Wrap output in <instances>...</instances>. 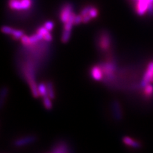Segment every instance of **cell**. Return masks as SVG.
Returning a JSON list of instances; mask_svg holds the SVG:
<instances>
[{
  "label": "cell",
  "mask_w": 153,
  "mask_h": 153,
  "mask_svg": "<svg viewBox=\"0 0 153 153\" xmlns=\"http://www.w3.org/2000/svg\"><path fill=\"white\" fill-rule=\"evenodd\" d=\"M100 45L103 49H107L110 45V40L107 36H104L100 41Z\"/></svg>",
  "instance_id": "obj_17"
},
{
  "label": "cell",
  "mask_w": 153,
  "mask_h": 153,
  "mask_svg": "<svg viewBox=\"0 0 153 153\" xmlns=\"http://www.w3.org/2000/svg\"><path fill=\"white\" fill-rule=\"evenodd\" d=\"M143 94L147 98H151L153 96V85L149 84L143 87Z\"/></svg>",
  "instance_id": "obj_11"
},
{
  "label": "cell",
  "mask_w": 153,
  "mask_h": 153,
  "mask_svg": "<svg viewBox=\"0 0 153 153\" xmlns=\"http://www.w3.org/2000/svg\"><path fill=\"white\" fill-rule=\"evenodd\" d=\"M91 19L92 18L91 17V16L89 15V14H87V15L83 16V23H85V24L88 23L91 20Z\"/></svg>",
  "instance_id": "obj_27"
},
{
  "label": "cell",
  "mask_w": 153,
  "mask_h": 153,
  "mask_svg": "<svg viewBox=\"0 0 153 153\" xmlns=\"http://www.w3.org/2000/svg\"><path fill=\"white\" fill-rule=\"evenodd\" d=\"M92 7H93V6H90V5L85 7L82 10H81V12H80L81 15H82V16H85V15H87V14H88L89 12V11H90L91 8H92Z\"/></svg>",
  "instance_id": "obj_24"
},
{
  "label": "cell",
  "mask_w": 153,
  "mask_h": 153,
  "mask_svg": "<svg viewBox=\"0 0 153 153\" xmlns=\"http://www.w3.org/2000/svg\"><path fill=\"white\" fill-rule=\"evenodd\" d=\"M123 142L124 144L126 145L127 146L137 148V149L141 147V143L139 142L133 140L131 138L129 137H124L123 138Z\"/></svg>",
  "instance_id": "obj_5"
},
{
  "label": "cell",
  "mask_w": 153,
  "mask_h": 153,
  "mask_svg": "<svg viewBox=\"0 0 153 153\" xmlns=\"http://www.w3.org/2000/svg\"><path fill=\"white\" fill-rule=\"evenodd\" d=\"M113 107L114 112V116L117 120H120L122 118V111L120 105L117 101H114L113 102Z\"/></svg>",
  "instance_id": "obj_10"
},
{
  "label": "cell",
  "mask_w": 153,
  "mask_h": 153,
  "mask_svg": "<svg viewBox=\"0 0 153 153\" xmlns=\"http://www.w3.org/2000/svg\"><path fill=\"white\" fill-rule=\"evenodd\" d=\"M13 29L7 26H4L1 28V31L4 33V34H7V35H12V33L13 31Z\"/></svg>",
  "instance_id": "obj_19"
},
{
  "label": "cell",
  "mask_w": 153,
  "mask_h": 153,
  "mask_svg": "<svg viewBox=\"0 0 153 153\" xmlns=\"http://www.w3.org/2000/svg\"><path fill=\"white\" fill-rule=\"evenodd\" d=\"M152 83H153V59L149 62L147 66L142 80L141 86L143 88L146 85Z\"/></svg>",
  "instance_id": "obj_2"
},
{
  "label": "cell",
  "mask_w": 153,
  "mask_h": 153,
  "mask_svg": "<svg viewBox=\"0 0 153 153\" xmlns=\"http://www.w3.org/2000/svg\"><path fill=\"white\" fill-rule=\"evenodd\" d=\"M91 75L93 78L96 80H101L103 77L102 70L99 66H93L91 69Z\"/></svg>",
  "instance_id": "obj_7"
},
{
  "label": "cell",
  "mask_w": 153,
  "mask_h": 153,
  "mask_svg": "<svg viewBox=\"0 0 153 153\" xmlns=\"http://www.w3.org/2000/svg\"><path fill=\"white\" fill-rule=\"evenodd\" d=\"M47 94L49 97L53 99L54 98L55 94H54V91L53 88V85L51 82H47Z\"/></svg>",
  "instance_id": "obj_14"
},
{
  "label": "cell",
  "mask_w": 153,
  "mask_h": 153,
  "mask_svg": "<svg viewBox=\"0 0 153 153\" xmlns=\"http://www.w3.org/2000/svg\"><path fill=\"white\" fill-rule=\"evenodd\" d=\"M73 12L72 5L70 3H66L61 8L60 12V19L62 22L66 23L68 21L71 13Z\"/></svg>",
  "instance_id": "obj_4"
},
{
  "label": "cell",
  "mask_w": 153,
  "mask_h": 153,
  "mask_svg": "<svg viewBox=\"0 0 153 153\" xmlns=\"http://www.w3.org/2000/svg\"><path fill=\"white\" fill-rule=\"evenodd\" d=\"M13 38L15 40H19V39H21V38L24 35V32L22 30H14L12 34Z\"/></svg>",
  "instance_id": "obj_18"
},
{
  "label": "cell",
  "mask_w": 153,
  "mask_h": 153,
  "mask_svg": "<svg viewBox=\"0 0 153 153\" xmlns=\"http://www.w3.org/2000/svg\"><path fill=\"white\" fill-rule=\"evenodd\" d=\"M131 1H135V2H136L137 0H131Z\"/></svg>",
  "instance_id": "obj_29"
},
{
  "label": "cell",
  "mask_w": 153,
  "mask_h": 153,
  "mask_svg": "<svg viewBox=\"0 0 153 153\" xmlns=\"http://www.w3.org/2000/svg\"><path fill=\"white\" fill-rule=\"evenodd\" d=\"M82 22H83V16L81 14L76 15L74 21V25H79Z\"/></svg>",
  "instance_id": "obj_22"
},
{
  "label": "cell",
  "mask_w": 153,
  "mask_h": 153,
  "mask_svg": "<svg viewBox=\"0 0 153 153\" xmlns=\"http://www.w3.org/2000/svg\"><path fill=\"white\" fill-rule=\"evenodd\" d=\"M48 32H49V31H48L44 26V27H40L37 30V33H40V34L43 35V36H44Z\"/></svg>",
  "instance_id": "obj_25"
},
{
  "label": "cell",
  "mask_w": 153,
  "mask_h": 153,
  "mask_svg": "<svg viewBox=\"0 0 153 153\" xmlns=\"http://www.w3.org/2000/svg\"><path fill=\"white\" fill-rule=\"evenodd\" d=\"M147 12L151 16L153 15V0H149V5Z\"/></svg>",
  "instance_id": "obj_26"
},
{
  "label": "cell",
  "mask_w": 153,
  "mask_h": 153,
  "mask_svg": "<svg viewBox=\"0 0 153 153\" xmlns=\"http://www.w3.org/2000/svg\"><path fill=\"white\" fill-rule=\"evenodd\" d=\"M42 39H44V36L42 35L40 33H37L36 34L33 35L30 37V44H35L38 41H40Z\"/></svg>",
  "instance_id": "obj_13"
},
{
  "label": "cell",
  "mask_w": 153,
  "mask_h": 153,
  "mask_svg": "<svg viewBox=\"0 0 153 153\" xmlns=\"http://www.w3.org/2000/svg\"><path fill=\"white\" fill-rule=\"evenodd\" d=\"M52 153H68V149L66 143H59L57 144L52 150Z\"/></svg>",
  "instance_id": "obj_8"
},
{
  "label": "cell",
  "mask_w": 153,
  "mask_h": 153,
  "mask_svg": "<svg viewBox=\"0 0 153 153\" xmlns=\"http://www.w3.org/2000/svg\"><path fill=\"white\" fill-rule=\"evenodd\" d=\"M70 36H71V31L64 30L63 34H62V37H61L62 42L63 43L68 42V40H70Z\"/></svg>",
  "instance_id": "obj_16"
},
{
  "label": "cell",
  "mask_w": 153,
  "mask_h": 153,
  "mask_svg": "<svg viewBox=\"0 0 153 153\" xmlns=\"http://www.w3.org/2000/svg\"><path fill=\"white\" fill-rule=\"evenodd\" d=\"M51 98L48 95L45 96L44 97H43V102H44V107L47 110H51L52 108V102L51 101Z\"/></svg>",
  "instance_id": "obj_15"
},
{
  "label": "cell",
  "mask_w": 153,
  "mask_h": 153,
  "mask_svg": "<svg viewBox=\"0 0 153 153\" xmlns=\"http://www.w3.org/2000/svg\"><path fill=\"white\" fill-rule=\"evenodd\" d=\"M33 0H9L8 5L13 10H27L32 5Z\"/></svg>",
  "instance_id": "obj_1"
},
{
  "label": "cell",
  "mask_w": 153,
  "mask_h": 153,
  "mask_svg": "<svg viewBox=\"0 0 153 153\" xmlns=\"http://www.w3.org/2000/svg\"><path fill=\"white\" fill-rule=\"evenodd\" d=\"M35 140V137H32V136H29L23 138H20V139H18L15 142V145L16 146H23L28 144V143H30L33 142Z\"/></svg>",
  "instance_id": "obj_6"
},
{
  "label": "cell",
  "mask_w": 153,
  "mask_h": 153,
  "mask_svg": "<svg viewBox=\"0 0 153 153\" xmlns=\"http://www.w3.org/2000/svg\"><path fill=\"white\" fill-rule=\"evenodd\" d=\"M38 93H39V95H40L42 97H44L45 96L48 95L47 84L44 83H40L39 85H38Z\"/></svg>",
  "instance_id": "obj_12"
},
{
  "label": "cell",
  "mask_w": 153,
  "mask_h": 153,
  "mask_svg": "<svg viewBox=\"0 0 153 153\" xmlns=\"http://www.w3.org/2000/svg\"><path fill=\"white\" fill-rule=\"evenodd\" d=\"M135 10L138 16H143L148 11L149 0H137L135 2Z\"/></svg>",
  "instance_id": "obj_3"
},
{
  "label": "cell",
  "mask_w": 153,
  "mask_h": 153,
  "mask_svg": "<svg viewBox=\"0 0 153 153\" xmlns=\"http://www.w3.org/2000/svg\"><path fill=\"white\" fill-rule=\"evenodd\" d=\"M44 39L47 42H50L52 40V35L50 33V32H48L47 34L44 36Z\"/></svg>",
  "instance_id": "obj_28"
},
{
  "label": "cell",
  "mask_w": 153,
  "mask_h": 153,
  "mask_svg": "<svg viewBox=\"0 0 153 153\" xmlns=\"http://www.w3.org/2000/svg\"><path fill=\"white\" fill-rule=\"evenodd\" d=\"M21 42L25 46H29L31 45L30 42V37H28L27 36L25 35L21 38Z\"/></svg>",
  "instance_id": "obj_21"
},
{
  "label": "cell",
  "mask_w": 153,
  "mask_h": 153,
  "mask_svg": "<svg viewBox=\"0 0 153 153\" xmlns=\"http://www.w3.org/2000/svg\"><path fill=\"white\" fill-rule=\"evenodd\" d=\"M103 69L105 74L108 75L109 78H112L114 71H115L116 68H115V66L112 63H106L103 65Z\"/></svg>",
  "instance_id": "obj_9"
},
{
  "label": "cell",
  "mask_w": 153,
  "mask_h": 153,
  "mask_svg": "<svg viewBox=\"0 0 153 153\" xmlns=\"http://www.w3.org/2000/svg\"><path fill=\"white\" fill-rule=\"evenodd\" d=\"M89 15L91 16L92 19L93 18H96L98 16V10L96 8L94 7H92V8H91L90 11L89 12Z\"/></svg>",
  "instance_id": "obj_20"
},
{
  "label": "cell",
  "mask_w": 153,
  "mask_h": 153,
  "mask_svg": "<svg viewBox=\"0 0 153 153\" xmlns=\"http://www.w3.org/2000/svg\"><path fill=\"white\" fill-rule=\"evenodd\" d=\"M54 23L52 21H47L45 23V25H44V27L47 29L48 31H49L52 30V29H53V27H54Z\"/></svg>",
  "instance_id": "obj_23"
}]
</instances>
